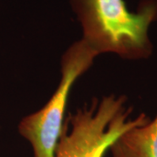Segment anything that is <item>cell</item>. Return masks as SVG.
I'll use <instances>...</instances> for the list:
<instances>
[{
    "label": "cell",
    "mask_w": 157,
    "mask_h": 157,
    "mask_svg": "<svg viewBox=\"0 0 157 157\" xmlns=\"http://www.w3.org/2000/svg\"><path fill=\"white\" fill-rule=\"evenodd\" d=\"M83 32L82 39L99 55L114 53L126 59L151 56L148 30L157 21V0H140L137 11L124 0H70Z\"/></svg>",
    "instance_id": "1"
},
{
    "label": "cell",
    "mask_w": 157,
    "mask_h": 157,
    "mask_svg": "<svg viewBox=\"0 0 157 157\" xmlns=\"http://www.w3.org/2000/svg\"><path fill=\"white\" fill-rule=\"evenodd\" d=\"M126 102V97L111 94L94 98L90 105L70 113L63 125L55 157H103L126 131L149 121L145 113L130 119L132 110Z\"/></svg>",
    "instance_id": "2"
},
{
    "label": "cell",
    "mask_w": 157,
    "mask_h": 157,
    "mask_svg": "<svg viewBox=\"0 0 157 157\" xmlns=\"http://www.w3.org/2000/svg\"><path fill=\"white\" fill-rule=\"evenodd\" d=\"M97 56L82 39L72 44L62 56L61 79L53 95L40 110L20 121L18 132L32 145L34 157H55L71 88Z\"/></svg>",
    "instance_id": "3"
},
{
    "label": "cell",
    "mask_w": 157,
    "mask_h": 157,
    "mask_svg": "<svg viewBox=\"0 0 157 157\" xmlns=\"http://www.w3.org/2000/svg\"><path fill=\"white\" fill-rule=\"evenodd\" d=\"M110 149L113 157H157V114L146 124L126 131Z\"/></svg>",
    "instance_id": "4"
}]
</instances>
